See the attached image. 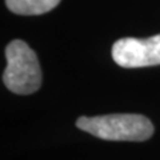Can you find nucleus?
Listing matches in <instances>:
<instances>
[{
    "label": "nucleus",
    "mask_w": 160,
    "mask_h": 160,
    "mask_svg": "<svg viewBox=\"0 0 160 160\" xmlns=\"http://www.w3.org/2000/svg\"><path fill=\"white\" fill-rule=\"evenodd\" d=\"M112 59L123 68H140L160 64V35L148 39L123 38L113 43Z\"/></svg>",
    "instance_id": "3"
},
{
    "label": "nucleus",
    "mask_w": 160,
    "mask_h": 160,
    "mask_svg": "<svg viewBox=\"0 0 160 160\" xmlns=\"http://www.w3.org/2000/svg\"><path fill=\"white\" fill-rule=\"evenodd\" d=\"M7 67L3 83L13 93L29 95L42 86V69L38 55L23 40H13L6 48Z\"/></svg>",
    "instance_id": "2"
},
{
    "label": "nucleus",
    "mask_w": 160,
    "mask_h": 160,
    "mask_svg": "<svg viewBox=\"0 0 160 160\" xmlns=\"http://www.w3.org/2000/svg\"><path fill=\"white\" fill-rule=\"evenodd\" d=\"M76 126L96 138L113 142H144L153 135L151 120L138 113L82 116L76 120Z\"/></svg>",
    "instance_id": "1"
},
{
    "label": "nucleus",
    "mask_w": 160,
    "mask_h": 160,
    "mask_svg": "<svg viewBox=\"0 0 160 160\" xmlns=\"http://www.w3.org/2000/svg\"><path fill=\"white\" fill-rule=\"evenodd\" d=\"M60 0H6L8 9L18 15H42L51 11Z\"/></svg>",
    "instance_id": "4"
}]
</instances>
